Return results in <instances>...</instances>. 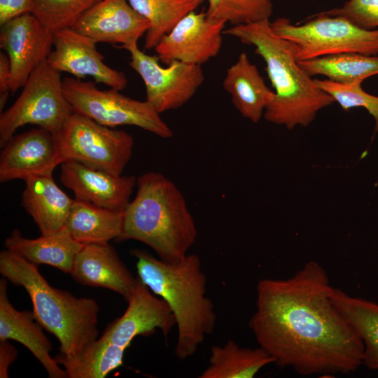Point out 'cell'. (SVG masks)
<instances>
[{"label": "cell", "instance_id": "d6a6232c", "mask_svg": "<svg viewBox=\"0 0 378 378\" xmlns=\"http://www.w3.org/2000/svg\"><path fill=\"white\" fill-rule=\"evenodd\" d=\"M34 0H0V24L19 15L31 13Z\"/></svg>", "mask_w": 378, "mask_h": 378}, {"label": "cell", "instance_id": "9a60e30c", "mask_svg": "<svg viewBox=\"0 0 378 378\" xmlns=\"http://www.w3.org/2000/svg\"><path fill=\"white\" fill-rule=\"evenodd\" d=\"M150 291L139 279L125 312L106 326L102 337L127 349L135 337H148L160 329L167 340L176 318L168 304Z\"/></svg>", "mask_w": 378, "mask_h": 378}, {"label": "cell", "instance_id": "8992f818", "mask_svg": "<svg viewBox=\"0 0 378 378\" xmlns=\"http://www.w3.org/2000/svg\"><path fill=\"white\" fill-rule=\"evenodd\" d=\"M271 27L292 43L297 61L345 52L378 55V29H363L341 17L316 13L296 24L279 18Z\"/></svg>", "mask_w": 378, "mask_h": 378}, {"label": "cell", "instance_id": "ac0fdd59", "mask_svg": "<svg viewBox=\"0 0 378 378\" xmlns=\"http://www.w3.org/2000/svg\"><path fill=\"white\" fill-rule=\"evenodd\" d=\"M69 274L84 286L105 288L118 293L127 302L139 281L109 243L83 246L75 257Z\"/></svg>", "mask_w": 378, "mask_h": 378}, {"label": "cell", "instance_id": "e575fe53", "mask_svg": "<svg viewBox=\"0 0 378 378\" xmlns=\"http://www.w3.org/2000/svg\"><path fill=\"white\" fill-rule=\"evenodd\" d=\"M18 357L17 349L8 340H0V377L8 378V369Z\"/></svg>", "mask_w": 378, "mask_h": 378}, {"label": "cell", "instance_id": "1f68e13d", "mask_svg": "<svg viewBox=\"0 0 378 378\" xmlns=\"http://www.w3.org/2000/svg\"><path fill=\"white\" fill-rule=\"evenodd\" d=\"M319 13L343 18L363 29L378 28V0H347L340 7Z\"/></svg>", "mask_w": 378, "mask_h": 378}, {"label": "cell", "instance_id": "8fae6325", "mask_svg": "<svg viewBox=\"0 0 378 378\" xmlns=\"http://www.w3.org/2000/svg\"><path fill=\"white\" fill-rule=\"evenodd\" d=\"M226 23L192 11L160 39L154 48L156 55L166 65L180 61L201 66L219 53Z\"/></svg>", "mask_w": 378, "mask_h": 378}, {"label": "cell", "instance_id": "9c48e42d", "mask_svg": "<svg viewBox=\"0 0 378 378\" xmlns=\"http://www.w3.org/2000/svg\"><path fill=\"white\" fill-rule=\"evenodd\" d=\"M55 136L63 162L76 161L115 175H121L133 151L134 139L130 134L76 111Z\"/></svg>", "mask_w": 378, "mask_h": 378}, {"label": "cell", "instance_id": "44dd1931", "mask_svg": "<svg viewBox=\"0 0 378 378\" xmlns=\"http://www.w3.org/2000/svg\"><path fill=\"white\" fill-rule=\"evenodd\" d=\"M223 86L237 110L253 123L260 121L275 96L246 52L227 69Z\"/></svg>", "mask_w": 378, "mask_h": 378}, {"label": "cell", "instance_id": "4dcf8cb0", "mask_svg": "<svg viewBox=\"0 0 378 378\" xmlns=\"http://www.w3.org/2000/svg\"><path fill=\"white\" fill-rule=\"evenodd\" d=\"M316 85L331 96L344 111L354 107H363L373 117L375 132H378V97L363 90L361 83L344 84L325 78H315Z\"/></svg>", "mask_w": 378, "mask_h": 378}, {"label": "cell", "instance_id": "603a6c76", "mask_svg": "<svg viewBox=\"0 0 378 378\" xmlns=\"http://www.w3.org/2000/svg\"><path fill=\"white\" fill-rule=\"evenodd\" d=\"M123 212L74 200L64 227L82 245L108 244L122 232Z\"/></svg>", "mask_w": 378, "mask_h": 378}, {"label": "cell", "instance_id": "7c38bea8", "mask_svg": "<svg viewBox=\"0 0 378 378\" xmlns=\"http://www.w3.org/2000/svg\"><path fill=\"white\" fill-rule=\"evenodd\" d=\"M0 47L10 66V90L26 83L33 71L47 60L53 47V34L31 13L15 17L1 26Z\"/></svg>", "mask_w": 378, "mask_h": 378}, {"label": "cell", "instance_id": "d4e9b609", "mask_svg": "<svg viewBox=\"0 0 378 378\" xmlns=\"http://www.w3.org/2000/svg\"><path fill=\"white\" fill-rule=\"evenodd\" d=\"M274 358L263 348L240 346L232 340L211 348L209 365L200 378H253Z\"/></svg>", "mask_w": 378, "mask_h": 378}, {"label": "cell", "instance_id": "83f0119b", "mask_svg": "<svg viewBox=\"0 0 378 378\" xmlns=\"http://www.w3.org/2000/svg\"><path fill=\"white\" fill-rule=\"evenodd\" d=\"M150 23L145 34L144 49L151 50L187 14L205 0H127Z\"/></svg>", "mask_w": 378, "mask_h": 378}, {"label": "cell", "instance_id": "d6986e66", "mask_svg": "<svg viewBox=\"0 0 378 378\" xmlns=\"http://www.w3.org/2000/svg\"><path fill=\"white\" fill-rule=\"evenodd\" d=\"M8 280L0 279V340H13L22 344L38 360L50 378H67L55 358L43 326L36 320L33 311H18L7 294Z\"/></svg>", "mask_w": 378, "mask_h": 378}, {"label": "cell", "instance_id": "e0dca14e", "mask_svg": "<svg viewBox=\"0 0 378 378\" xmlns=\"http://www.w3.org/2000/svg\"><path fill=\"white\" fill-rule=\"evenodd\" d=\"M149 27L127 0H101L72 29L97 42L127 46L137 43Z\"/></svg>", "mask_w": 378, "mask_h": 378}, {"label": "cell", "instance_id": "ffe728a7", "mask_svg": "<svg viewBox=\"0 0 378 378\" xmlns=\"http://www.w3.org/2000/svg\"><path fill=\"white\" fill-rule=\"evenodd\" d=\"M24 181L25 187L21 204L31 216L41 234L62 229L74 200L57 186L52 174L30 176Z\"/></svg>", "mask_w": 378, "mask_h": 378}, {"label": "cell", "instance_id": "5b68a950", "mask_svg": "<svg viewBox=\"0 0 378 378\" xmlns=\"http://www.w3.org/2000/svg\"><path fill=\"white\" fill-rule=\"evenodd\" d=\"M0 273L27 292L36 320L58 340L59 353L76 355L98 338L100 307L94 299L52 287L37 265L7 248L0 253Z\"/></svg>", "mask_w": 378, "mask_h": 378}, {"label": "cell", "instance_id": "2e32d148", "mask_svg": "<svg viewBox=\"0 0 378 378\" xmlns=\"http://www.w3.org/2000/svg\"><path fill=\"white\" fill-rule=\"evenodd\" d=\"M59 178L75 200L124 212L136 183L134 176L115 175L72 160L61 164Z\"/></svg>", "mask_w": 378, "mask_h": 378}, {"label": "cell", "instance_id": "30bf717a", "mask_svg": "<svg viewBox=\"0 0 378 378\" xmlns=\"http://www.w3.org/2000/svg\"><path fill=\"white\" fill-rule=\"evenodd\" d=\"M116 47L130 53L129 66L144 82L146 101L160 114L183 106L204 82L200 65L173 61L163 67L157 55L142 52L137 43Z\"/></svg>", "mask_w": 378, "mask_h": 378}, {"label": "cell", "instance_id": "f1b7e54d", "mask_svg": "<svg viewBox=\"0 0 378 378\" xmlns=\"http://www.w3.org/2000/svg\"><path fill=\"white\" fill-rule=\"evenodd\" d=\"M101 0H34L31 13L51 32L72 27Z\"/></svg>", "mask_w": 378, "mask_h": 378}, {"label": "cell", "instance_id": "7402d4cb", "mask_svg": "<svg viewBox=\"0 0 378 378\" xmlns=\"http://www.w3.org/2000/svg\"><path fill=\"white\" fill-rule=\"evenodd\" d=\"M4 245L35 265H50L67 274L72 269L76 255L84 246L74 239L64 227L36 239L25 238L19 230H14L4 240Z\"/></svg>", "mask_w": 378, "mask_h": 378}, {"label": "cell", "instance_id": "52a82bcc", "mask_svg": "<svg viewBox=\"0 0 378 378\" xmlns=\"http://www.w3.org/2000/svg\"><path fill=\"white\" fill-rule=\"evenodd\" d=\"M74 111L64 97L60 72L46 60L33 71L13 105L1 113L0 147L27 124L38 125L55 134Z\"/></svg>", "mask_w": 378, "mask_h": 378}, {"label": "cell", "instance_id": "7a4b0ae2", "mask_svg": "<svg viewBox=\"0 0 378 378\" xmlns=\"http://www.w3.org/2000/svg\"><path fill=\"white\" fill-rule=\"evenodd\" d=\"M223 34L253 46L255 53L265 61L275 92L263 115L268 122L288 130L307 127L320 110L335 102L301 68L292 43L275 34L269 19L232 26L223 31Z\"/></svg>", "mask_w": 378, "mask_h": 378}, {"label": "cell", "instance_id": "4fadbf2b", "mask_svg": "<svg viewBox=\"0 0 378 378\" xmlns=\"http://www.w3.org/2000/svg\"><path fill=\"white\" fill-rule=\"evenodd\" d=\"M52 34L54 50L47 62L53 69L69 73L79 79L91 76L96 83L118 91L127 87L128 81L125 74L103 62L105 57L97 50L95 40L72 28Z\"/></svg>", "mask_w": 378, "mask_h": 378}, {"label": "cell", "instance_id": "ba28073f", "mask_svg": "<svg viewBox=\"0 0 378 378\" xmlns=\"http://www.w3.org/2000/svg\"><path fill=\"white\" fill-rule=\"evenodd\" d=\"M62 89L74 111L101 125L111 128L134 125L162 139L173 136L160 114L146 101L134 99L112 88L101 90L94 82L75 77L64 78Z\"/></svg>", "mask_w": 378, "mask_h": 378}, {"label": "cell", "instance_id": "277c9868", "mask_svg": "<svg viewBox=\"0 0 378 378\" xmlns=\"http://www.w3.org/2000/svg\"><path fill=\"white\" fill-rule=\"evenodd\" d=\"M136 185V195L123 212L122 232L117 241L136 240L150 246L164 262L182 261L197 235L183 195L157 172L141 175Z\"/></svg>", "mask_w": 378, "mask_h": 378}, {"label": "cell", "instance_id": "4316f807", "mask_svg": "<svg viewBox=\"0 0 378 378\" xmlns=\"http://www.w3.org/2000/svg\"><path fill=\"white\" fill-rule=\"evenodd\" d=\"M298 62L311 77L325 76L328 79L344 84L361 83L378 74L377 55L345 52Z\"/></svg>", "mask_w": 378, "mask_h": 378}, {"label": "cell", "instance_id": "cb8c5ba5", "mask_svg": "<svg viewBox=\"0 0 378 378\" xmlns=\"http://www.w3.org/2000/svg\"><path fill=\"white\" fill-rule=\"evenodd\" d=\"M330 297L363 342V365L371 370H378V304L334 287Z\"/></svg>", "mask_w": 378, "mask_h": 378}, {"label": "cell", "instance_id": "484cf974", "mask_svg": "<svg viewBox=\"0 0 378 378\" xmlns=\"http://www.w3.org/2000/svg\"><path fill=\"white\" fill-rule=\"evenodd\" d=\"M126 349L101 336L76 355L59 353L54 358L67 378H104L122 365Z\"/></svg>", "mask_w": 378, "mask_h": 378}, {"label": "cell", "instance_id": "3957f363", "mask_svg": "<svg viewBox=\"0 0 378 378\" xmlns=\"http://www.w3.org/2000/svg\"><path fill=\"white\" fill-rule=\"evenodd\" d=\"M138 278L169 306L176 318L177 339L174 353L179 360L193 356L217 320L206 293V277L200 257L188 254L178 263H169L148 251L134 248Z\"/></svg>", "mask_w": 378, "mask_h": 378}, {"label": "cell", "instance_id": "6da1fadb", "mask_svg": "<svg viewBox=\"0 0 378 378\" xmlns=\"http://www.w3.org/2000/svg\"><path fill=\"white\" fill-rule=\"evenodd\" d=\"M332 288L326 270L313 260L288 278L258 281L248 326L274 364L328 377L363 365V342L335 307Z\"/></svg>", "mask_w": 378, "mask_h": 378}, {"label": "cell", "instance_id": "f546056e", "mask_svg": "<svg viewBox=\"0 0 378 378\" xmlns=\"http://www.w3.org/2000/svg\"><path fill=\"white\" fill-rule=\"evenodd\" d=\"M206 15L232 26L269 19L273 11L271 0H206Z\"/></svg>", "mask_w": 378, "mask_h": 378}, {"label": "cell", "instance_id": "5bb4252c", "mask_svg": "<svg viewBox=\"0 0 378 378\" xmlns=\"http://www.w3.org/2000/svg\"><path fill=\"white\" fill-rule=\"evenodd\" d=\"M63 162L54 134L39 127L13 135L0 154V182L52 174Z\"/></svg>", "mask_w": 378, "mask_h": 378}, {"label": "cell", "instance_id": "836d02e7", "mask_svg": "<svg viewBox=\"0 0 378 378\" xmlns=\"http://www.w3.org/2000/svg\"><path fill=\"white\" fill-rule=\"evenodd\" d=\"M10 66L7 55L0 52V111L4 109L10 90Z\"/></svg>", "mask_w": 378, "mask_h": 378}]
</instances>
